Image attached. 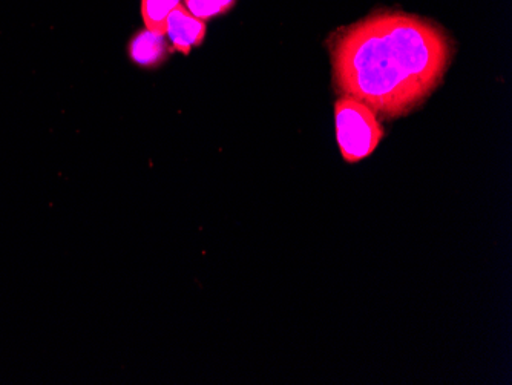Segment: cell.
Listing matches in <instances>:
<instances>
[{
  "label": "cell",
  "mask_w": 512,
  "mask_h": 385,
  "mask_svg": "<svg viewBox=\"0 0 512 385\" xmlns=\"http://www.w3.org/2000/svg\"><path fill=\"white\" fill-rule=\"evenodd\" d=\"M181 0H142V16L146 30L166 36V19Z\"/></svg>",
  "instance_id": "5"
},
{
  "label": "cell",
  "mask_w": 512,
  "mask_h": 385,
  "mask_svg": "<svg viewBox=\"0 0 512 385\" xmlns=\"http://www.w3.org/2000/svg\"><path fill=\"white\" fill-rule=\"evenodd\" d=\"M333 79L344 97L376 116L398 119L421 106L442 83L453 42L433 20L379 11L332 37Z\"/></svg>",
  "instance_id": "1"
},
{
  "label": "cell",
  "mask_w": 512,
  "mask_h": 385,
  "mask_svg": "<svg viewBox=\"0 0 512 385\" xmlns=\"http://www.w3.org/2000/svg\"><path fill=\"white\" fill-rule=\"evenodd\" d=\"M237 0H184V7L188 8L195 17L204 20L220 16L232 10Z\"/></svg>",
  "instance_id": "6"
},
{
  "label": "cell",
  "mask_w": 512,
  "mask_h": 385,
  "mask_svg": "<svg viewBox=\"0 0 512 385\" xmlns=\"http://www.w3.org/2000/svg\"><path fill=\"white\" fill-rule=\"evenodd\" d=\"M335 117L339 149L347 162H359L378 148L384 129L367 105L342 96L336 102Z\"/></svg>",
  "instance_id": "2"
},
{
  "label": "cell",
  "mask_w": 512,
  "mask_h": 385,
  "mask_svg": "<svg viewBox=\"0 0 512 385\" xmlns=\"http://www.w3.org/2000/svg\"><path fill=\"white\" fill-rule=\"evenodd\" d=\"M129 54L135 63L142 66H154L165 59L166 42L163 34L145 30L138 33L129 45Z\"/></svg>",
  "instance_id": "4"
},
{
  "label": "cell",
  "mask_w": 512,
  "mask_h": 385,
  "mask_svg": "<svg viewBox=\"0 0 512 385\" xmlns=\"http://www.w3.org/2000/svg\"><path fill=\"white\" fill-rule=\"evenodd\" d=\"M166 34L174 50L191 53L206 37V22L195 17L183 4L177 5L166 19Z\"/></svg>",
  "instance_id": "3"
}]
</instances>
